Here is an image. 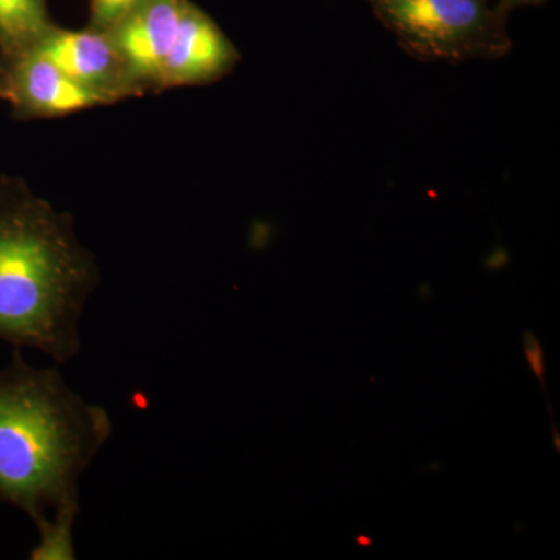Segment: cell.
Here are the masks:
<instances>
[{
    "instance_id": "obj_8",
    "label": "cell",
    "mask_w": 560,
    "mask_h": 560,
    "mask_svg": "<svg viewBox=\"0 0 560 560\" xmlns=\"http://www.w3.org/2000/svg\"><path fill=\"white\" fill-rule=\"evenodd\" d=\"M54 25L47 0H0V54L32 49Z\"/></svg>"
},
{
    "instance_id": "obj_10",
    "label": "cell",
    "mask_w": 560,
    "mask_h": 560,
    "mask_svg": "<svg viewBox=\"0 0 560 560\" xmlns=\"http://www.w3.org/2000/svg\"><path fill=\"white\" fill-rule=\"evenodd\" d=\"M523 349H525V359L528 361L530 371L536 375L539 381L541 390L547 393V382H545V355L544 346L539 338L534 335V331L526 330L523 334Z\"/></svg>"
},
{
    "instance_id": "obj_3",
    "label": "cell",
    "mask_w": 560,
    "mask_h": 560,
    "mask_svg": "<svg viewBox=\"0 0 560 560\" xmlns=\"http://www.w3.org/2000/svg\"><path fill=\"white\" fill-rule=\"evenodd\" d=\"M0 102L21 120L57 119L106 106L102 97L32 49L0 54Z\"/></svg>"
},
{
    "instance_id": "obj_6",
    "label": "cell",
    "mask_w": 560,
    "mask_h": 560,
    "mask_svg": "<svg viewBox=\"0 0 560 560\" xmlns=\"http://www.w3.org/2000/svg\"><path fill=\"white\" fill-rule=\"evenodd\" d=\"M394 31L430 50H455L480 36L489 13L482 0H375Z\"/></svg>"
},
{
    "instance_id": "obj_12",
    "label": "cell",
    "mask_w": 560,
    "mask_h": 560,
    "mask_svg": "<svg viewBox=\"0 0 560 560\" xmlns=\"http://www.w3.org/2000/svg\"><path fill=\"white\" fill-rule=\"evenodd\" d=\"M357 545H361V547H371L370 537L359 536L357 537Z\"/></svg>"
},
{
    "instance_id": "obj_11",
    "label": "cell",
    "mask_w": 560,
    "mask_h": 560,
    "mask_svg": "<svg viewBox=\"0 0 560 560\" xmlns=\"http://www.w3.org/2000/svg\"><path fill=\"white\" fill-rule=\"evenodd\" d=\"M552 445H555L556 452H560V436L558 427L552 425Z\"/></svg>"
},
{
    "instance_id": "obj_7",
    "label": "cell",
    "mask_w": 560,
    "mask_h": 560,
    "mask_svg": "<svg viewBox=\"0 0 560 560\" xmlns=\"http://www.w3.org/2000/svg\"><path fill=\"white\" fill-rule=\"evenodd\" d=\"M238 58V50L215 21L187 0L162 70L161 91L212 83L226 75Z\"/></svg>"
},
{
    "instance_id": "obj_1",
    "label": "cell",
    "mask_w": 560,
    "mask_h": 560,
    "mask_svg": "<svg viewBox=\"0 0 560 560\" xmlns=\"http://www.w3.org/2000/svg\"><path fill=\"white\" fill-rule=\"evenodd\" d=\"M113 430L109 412L70 388L57 368L32 366L14 348L0 368V504L38 529L73 528L81 477Z\"/></svg>"
},
{
    "instance_id": "obj_13",
    "label": "cell",
    "mask_w": 560,
    "mask_h": 560,
    "mask_svg": "<svg viewBox=\"0 0 560 560\" xmlns=\"http://www.w3.org/2000/svg\"><path fill=\"white\" fill-rule=\"evenodd\" d=\"M523 2H537V0H523Z\"/></svg>"
},
{
    "instance_id": "obj_5",
    "label": "cell",
    "mask_w": 560,
    "mask_h": 560,
    "mask_svg": "<svg viewBox=\"0 0 560 560\" xmlns=\"http://www.w3.org/2000/svg\"><path fill=\"white\" fill-rule=\"evenodd\" d=\"M187 0H143L106 31L140 92L161 91L162 70Z\"/></svg>"
},
{
    "instance_id": "obj_4",
    "label": "cell",
    "mask_w": 560,
    "mask_h": 560,
    "mask_svg": "<svg viewBox=\"0 0 560 560\" xmlns=\"http://www.w3.org/2000/svg\"><path fill=\"white\" fill-rule=\"evenodd\" d=\"M32 50L54 62L80 86L97 94L106 105L142 95L108 32L91 27L69 31L55 24Z\"/></svg>"
},
{
    "instance_id": "obj_9",
    "label": "cell",
    "mask_w": 560,
    "mask_h": 560,
    "mask_svg": "<svg viewBox=\"0 0 560 560\" xmlns=\"http://www.w3.org/2000/svg\"><path fill=\"white\" fill-rule=\"evenodd\" d=\"M140 2L143 0H91L88 27L95 31H109Z\"/></svg>"
},
{
    "instance_id": "obj_2",
    "label": "cell",
    "mask_w": 560,
    "mask_h": 560,
    "mask_svg": "<svg viewBox=\"0 0 560 560\" xmlns=\"http://www.w3.org/2000/svg\"><path fill=\"white\" fill-rule=\"evenodd\" d=\"M101 282L72 217L20 178L0 179V341L57 364L81 352L80 323Z\"/></svg>"
}]
</instances>
